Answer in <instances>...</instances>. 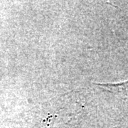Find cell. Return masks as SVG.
Listing matches in <instances>:
<instances>
[{"label":"cell","instance_id":"cell-1","mask_svg":"<svg viewBox=\"0 0 128 128\" xmlns=\"http://www.w3.org/2000/svg\"><path fill=\"white\" fill-rule=\"evenodd\" d=\"M98 85L122 98L128 99V80L118 83H98Z\"/></svg>","mask_w":128,"mask_h":128}]
</instances>
